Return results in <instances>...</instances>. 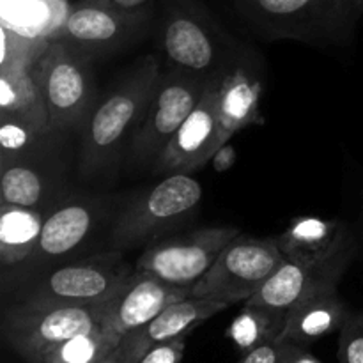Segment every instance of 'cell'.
<instances>
[{
  "mask_svg": "<svg viewBox=\"0 0 363 363\" xmlns=\"http://www.w3.org/2000/svg\"><path fill=\"white\" fill-rule=\"evenodd\" d=\"M236 16L264 41H298L318 48L353 43L363 0H229Z\"/></svg>",
  "mask_w": 363,
  "mask_h": 363,
  "instance_id": "6da1fadb",
  "label": "cell"
},
{
  "mask_svg": "<svg viewBox=\"0 0 363 363\" xmlns=\"http://www.w3.org/2000/svg\"><path fill=\"white\" fill-rule=\"evenodd\" d=\"M162 67L156 55H145L131 66L119 84L89 116L82 128L78 170L84 179L112 170L126 140L133 137L158 85Z\"/></svg>",
  "mask_w": 363,
  "mask_h": 363,
  "instance_id": "7a4b0ae2",
  "label": "cell"
},
{
  "mask_svg": "<svg viewBox=\"0 0 363 363\" xmlns=\"http://www.w3.org/2000/svg\"><path fill=\"white\" fill-rule=\"evenodd\" d=\"M158 38L167 67L211 78L245 55L201 0H160Z\"/></svg>",
  "mask_w": 363,
  "mask_h": 363,
  "instance_id": "3957f363",
  "label": "cell"
},
{
  "mask_svg": "<svg viewBox=\"0 0 363 363\" xmlns=\"http://www.w3.org/2000/svg\"><path fill=\"white\" fill-rule=\"evenodd\" d=\"M202 201V186L190 174H169L128 202L110 230L112 250H130L176 230Z\"/></svg>",
  "mask_w": 363,
  "mask_h": 363,
  "instance_id": "277c9868",
  "label": "cell"
},
{
  "mask_svg": "<svg viewBox=\"0 0 363 363\" xmlns=\"http://www.w3.org/2000/svg\"><path fill=\"white\" fill-rule=\"evenodd\" d=\"M105 303L35 305L13 301L2 312V337L28 363H45L48 354L71 337L103 326Z\"/></svg>",
  "mask_w": 363,
  "mask_h": 363,
  "instance_id": "5b68a950",
  "label": "cell"
},
{
  "mask_svg": "<svg viewBox=\"0 0 363 363\" xmlns=\"http://www.w3.org/2000/svg\"><path fill=\"white\" fill-rule=\"evenodd\" d=\"M152 21L155 11L149 4L128 9L113 0H78L48 39L94 60L140 41Z\"/></svg>",
  "mask_w": 363,
  "mask_h": 363,
  "instance_id": "8992f818",
  "label": "cell"
},
{
  "mask_svg": "<svg viewBox=\"0 0 363 363\" xmlns=\"http://www.w3.org/2000/svg\"><path fill=\"white\" fill-rule=\"evenodd\" d=\"M133 272L123 252L94 254L32 277L14 294V301L35 305L105 303L116 296Z\"/></svg>",
  "mask_w": 363,
  "mask_h": 363,
  "instance_id": "52a82bcc",
  "label": "cell"
},
{
  "mask_svg": "<svg viewBox=\"0 0 363 363\" xmlns=\"http://www.w3.org/2000/svg\"><path fill=\"white\" fill-rule=\"evenodd\" d=\"M41 89L52 133L82 130L96 108V80L92 60L59 41H50L41 59L32 67Z\"/></svg>",
  "mask_w": 363,
  "mask_h": 363,
  "instance_id": "ba28073f",
  "label": "cell"
},
{
  "mask_svg": "<svg viewBox=\"0 0 363 363\" xmlns=\"http://www.w3.org/2000/svg\"><path fill=\"white\" fill-rule=\"evenodd\" d=\"M275 238H255L238 234L209 272L191 287L190 296L208 298L229 307L245 303L255 291L284 264Z\"/></svg>",
  "mask_w": 363,
  "mask_h": 363,
  "instance_id": "9c48e42d",
  "label": "cell"
},
{
  "mask_svg": "<svg viewBox=\"0 0 363 363\" xmlns=\"http://www.w3.org/2000/svg\"><path fill=\"white\" fill-rule=\"evenodd\" d=\"M209 78L165 67L160 74L144 119L130 140L131 162L155 167L156 160L201 101Z\"/></svg>",
  "mask_w": 363,
  "mask_h": 363,
  "instance_id": "30bf717a",
  "label": "cell"
},
{
  "mask_svg": "<svg viewBox=\"0 0 363 363\" xmlns=\"http://www.w3.org/2000/svg\"><path fill=\"white\" fill-rule=\"evenodd\" d=\"M238 234L236 227H204L183 236L152 241L138 255L135 269L191 289Z\"/></svg>",
  "mask_w": 363,
  "mask_h": 363,
  "instance_id": "8fae6325",
  "label": "cell"
},
{
  "mask_svg": "<svg viewBox=\"0 0 363 363\" xmlns=\"http://www.w3.org/2000/svg\"><path fill=\"white\" fill-rule=\"evenodd\" d=\"M106 213L101 197H71L45 218L34 252L18 266L25 280L52 269L91 240Z\"/></svg>",
  "mask_w": 363,
  "mask_h": 363,
  "instance_id": "7c38bea8",
  "label": "cell"
},
{
  "mask_svg": "<svg viewBox=\"0 0 363 363\" xmlns=\"http://www.w3.org/2000/svg\"><path fill=\"white\" fill-rule=\"evenodd\" d=\"M218 78L220 73L209 78L199 105L156 160L152 167L156 174H190L202 169L211 162L215 152L229 142L220 123Z\"/></svg>",
  "mask_w": 363,
  "mask_h": 363,
  "instance_id": "4fadbf2b",
  "label": "cell"
},
{
  "mask_svg": "<svg viewBox=\"0 0 363 363\" xmlns=\"http://www.w3.org/2000/svg\"><path fill=\"white\" fill-rule=\"evenodd\" d=\"M273 238L286 261L305 268L350 266L357 255V240L344 220L298 216Z\"/></svg>",
  "mask_w": 363,
  "mask_h": 363,
  "instance_id": "5bb4252c",
  "label": "cell"
},
{
  "mask_svg": "<svg viewBox=\"0 0 363 363\" xmlns=\"http://www.w3.org/2000/svg\"><path fill=\"white\" fill-rule=\"evenodd\" d=\"M190 287H177L151 273L135 269L130 279L106 301L103 326L119 337L142 328L162 311L190 296Z\"/></svg>",
  "mask_w": 363,
  "mask_h": 363,
  "instance_id": "9a60e30c",
  "label": "cell"
},
{
  "mask_svg": "<svg viewBox=\"0 0 363 363\" xmlns=\"http://www.w3.org/2000/svg\"><path fill=\"white\" fill-rule=\"evenodd\" d=\"M227 308L229 305L222 301L188 296L169 305L145 326L124 335L116 351L124 363H137L151 346L163 340L186 337L191 330Z\"/></svg>",
  "mask_w": 363,
  "mask_h": 363,
  "instance_id": "2e32d148",
  "label": "cell"
},
{
  "mask_svg": "<svg viewBox=\"0 0 363 363\" xmlns=\"http://www.w3.org/2000/svg\"><path fill=\"white\" fill-rule=\"evenodd\" d=\"M350 266H326V268H305L291 261L284 264L252 294L245 305L289 312L307 298L321 291L337 289Z\"/></svg>",
  "mask_w": 363,
  "mask_h": 363,
  "instance_id": "e0dca14e",
  "label": "cell"
},
{
  "mask_svg": "<svg viewBox=\"0 0 363 363\" xmlns=\"http://www.w3.org/2000/svg\"><path fill=\"white\" fill-rule=\"evenodd\" d=\"M261 98L262 80L247 53L229 69L220 73V123H222V130L229 140L238 131L245 130L252 124H264V117L261 112Z\"/></svg>",
  "mask_w": 363,
  "mask_h": 363,
  "instance_id": "ac0fdd59",
  "label": "cell"
},
{
  "mask_svg": "<svg viewBox=\"0 0 363 363\" xmlns=\"http://www.w3.org/2000/svg\"><path fill=\"white\" fill-rule=\"evenodd\" d=\"M350 315V308L340 298L339 289L321 291L287 312L279 342L289 340L307 346L342 328Z\"/></svg>",
  "mask_w": 363,
  "mask_h": 363,
  "instance_id": "d6986e66",
  "label": "cell"
},
{
  "mask_svg": "<svg viewBox=\"0 0 363 363\" xmlns=\"http://www.w3.org/2000/svg\"><path fill=\"white\" fill-rule=\"evenodd\" d=\"M46 216L39 209L0 204V264L18 268L34 252Z\"/></svg>",
  "mask_w": 363,
  "mask_h": 363,
  "instance_id": "ffe728a7",
  "label": "cell"
},
{
  "mask_svg": "<svg viewBox=\"0 0 363 363\" xmlns=\"http://www.w3.org/2000/svg\"><path fill=\"white\" fill-rule=\"evenodd\" d=\"M0 113L20 117L43 133H52L48 110L30 67L0 69Z\"/></svg>",
  "mask_w": 363,
  "mask_h": 363,
  "instance_id": "44dd1931",
  "label": "cell"
},
{
  "mask_svg": "<svg viewBox=\"0 0 363 363\" xmlns=\"http://www.w3.org/2000/svg\"><path fill=\"white\" fill-rule=\"evenodd\" d=\"M2 167L0 177V204H14L39 209L52 194L53 177L32 163L30 156Z\"/></svg>",
  "mask_w": 363,
  "mask_h": 363,
  "instance_id": "7402d4cb",
  "label": "cell"
},
{
  "mask_svg": "<svg viewBox=\"0 0 363 363\" xmlns=\"http://www.w3.org/2000/svg\"><path fill=\"white\" fill-rule=\"evenodd\" d=\"M286 312L273 308L245 305L233 319L225 335L241 354L268 342H279L286 326Z\"/></svg>",
  "mask_w": 363,
  "mask_h": 363,
  "instance_id": "603a6c76",
  "label": "cell"
},
{
  "mask_svg": "<svg viewBox=\"0 0 363 363\" xmlns=\"http://www.w3.org/2000/svg\"><path fill=\"white\" fill-rule=\"evenodd\" d=\"M121 339L123 337L101 326L92 332L71 337L69 340L55 347L45 363H96L116 350Z\"/></svg>",
  "mask_w": 363,
  "mask_h": 363,
  "instance_id": "cb8c5ba5",
  "label": "cell"
},
{
  "mask_svg": "<svg viewBox=\"0 0 363 363\" xmlns=\"http://www.w3.org/2000/svg\"><path fill=\"white\" fill-rule=\"evenodd\" d=\"M48 135L20 117L0 113V165L30 156Z\"/></svg>",
  "mask_w": 363,
  "mask_h": 363,
  "instance_id": "d4e9b609",
  "label": "cell"
},
{
  "mask_svg": "<svg viewBox=\"0 0 363 363\" xmlns=\"http://www.w3.org/2000/svg\"><path fill=\"white\" fill-rule=\"evenodd\" d=\"M340 363H363V314H351L340 328Z\"/></svg>",
  "mask_w": 363,
  "mask_h": 363,
  "instance_id": "484cf974",
  "label": "cell"
},
{
  "mask_svg": "<svg viewBox=\"0 0 363 363\" xmlns=\"http://www.w3.org/2000/svg\"><path fill=\"white\" fill-rule=\"evenodd\" d=\"M186 351V337L163 340L149 347L137 363H183Z\"/></svg>",
  "mask_w": 363,
  "mask_h": 363,
  "instance_id": "4316f807",
  "label": "cell"
},
{
  "mask_svg": "<svg viewBox=\"0 0 363 363\" xmlns=\"http://www.w3.org/2000/svg\"><path fill=\"white\" fill-rule=\"evenodd\" d=\"M238 363H280V342H268L241 354Z\"/></svg>",
  "mask_w": 363,
  "mask_h": 363,
  "instance_id": "83f0119b",
  "label": "cell"
},
{
  "mask_svg": "<svg viewBox=\"0 0 363 363\" xmlns=\"http://www.w3.org/2000/svg\"><path fill=\"white\" fill-rule=\"evenodd\" d=\"M280 363H323L318 357L305 350V346L289 340L280 342Z\"/></svg>",
  "mask_w": 363,
  "mask_h": 363,
  "instance_id": "f1b7e54d",
  "label": "cell"
},
{
  "mask_svg": "<svg viewBox=\"0 0 363 363\" xmlns=\"http://www.w3.org/2000/svg\"><path fill=\"white\" fill-rule=\"evenodd\" d=\"M211 162L213 169H215L216 172H227V170L233 169V165L236 163V149L227 142L225 145H222V147L215 152Z\"/></svg>",
  "mask_w": 363,
  "mask_h": 363,
  "instance_id": "f546056e",
  "label": "cell"
},
{
  "mask_svg": "<svg viewBox=\"0 0 363 363\" xmlns=\"http://www.w3.org/2000/svg\"><path fill=\"white\" fill-rule=\"evenodd\" d=\"M113 2L119 4V6L123 7H128V9H135V7L147 6L149 0H113Z\"/></svg>",
  "mask_w": 363,
  "mask_h": 363,
  "instance_id": "4dcf8cb0",
  "label": "cell"
},
{
  "mask_svg": "<svg viewBox=\"0 0 363 363\" xmlns=\"http://www.w3.org/2000/svg\"><path fill=\"white\" fill-rule=\"evenodd\" d=\"M96 363H124V360L119 357V353H117V351L113 350V351H110L108 354H105V357H103V358H99V360L96 362Z\"/></svg>",
  "mask_w": 363,
  "mask_h": 363,
  "instance_id": "1f68e13d",
  "label": "cell"
}]
</instances>
